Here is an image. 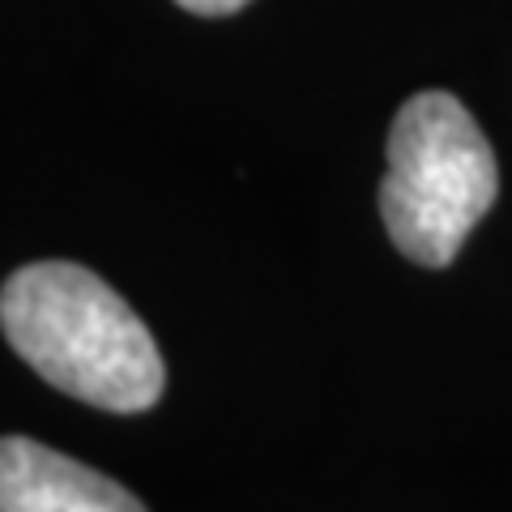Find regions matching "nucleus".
Listing matches in <instances>:
<instances>
[{
	"instance_id": "obj_1",
	"label": "nucleus",
	"mask_w": 512,
	"mask_h": 512,
	"mask_svg": "<svg viewBox=\"0 0 512 512\" xmlns=\"http://www.w3.org/2000/svg\"><path fill=\"white\" fill-rule=\"evenodd\" d=\"M9 346L94 410L141 414L163 397L167 367L141 316L111 286L73 261H35L0 291Z\"/></svg>"
},
{
	"instance_id": "obj_2",
	"label": "nucleus",
	"mask_w": 512,
	"mask_h": 512,
	"mask_svg": "<svg viewBox=\"0 0 512 512\" xmlns=\"http://www.w3.org/2000/svg\"><path fill=\"white\" fill-rule=\"evenodd\" d=\"M500 197L491 141L466 103L423 90L402 103L389 128V175L380 218L393 248L423 269H444Z\"/></svg>"
},
{
	"instance_id": "obj_3",
	"label": "nucleus",
	"mask_w": 512,
	"mask_h": 512,
	"mask_svg": "<svg viewBox=\"0 0 512 512\" xmlns=\"http://www.w3.org/2000/svg\"><path fill=\"white\" fill-rule=\"evenodd\" d=\"M0 512H146L128 487L39 440H0Z\"/></svg>"
},
{
	"instance_id": "obj_4",
	"label": "nucleus",
	"mask_w": 512,
	"mask_h": 512,
	"mask_svg": "<svg viewBox=\"0 0 512 512\" xmlns=\"http://www.w3.org/2000/svg\"><path fill=\"white\" fill-rule=\"evenodd\" d=\"M175 5L188 9V13H201V18H227V13L244 9L248 0H175Z\"/></svg>"
}]
</instances>
